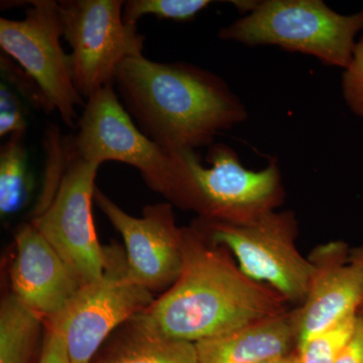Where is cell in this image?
Here are the masks:
<instances>
[{"mask_svg":"<svg viewBox=\"0 0 363 363\" xmlns=\"http://www.w3.org/2000/svg\"><path fill=\"white\" fill-rule=\"evenodd\" d=\"M178 279L130 324L162 337L197 343L288 311L281 296L243 274L225 248L197 225L184 228Z\"/></svg>","mask_w":363,"mask_h":363,"instance_id":"cell-1","label":"cell"},{"mask_svg":"<svg viewBox=\"0 0 363 363\" xmlns=\"http://www.w3.org/2000/svg\"><path fill=\"white\" fill-rule=\"evenodd\" d=\"M113 84L138 128L171 152L210 147L248 116L223 79L185 62L130 57L117 68Z\"/></svg>","mask_w":363,"mask_h":363,"instance_id":"cell-2","label":"cell"},{"mask_svg":"<svg viewBox=\"0 0 363 363\" xmlns=\"http://www.w3.org/2000/svg\"><path fill=\"white\" fill-rule=\"evenodd\" d=\"M183 168L179 208L193 210L200 219L243 224L278 210L285 200L279 162L271 157L264 169L245 168L233 147L210 145L203 164L196 150L177 152Z\"/></svg>","mask_w":363,"mask_h":363,"instance_id":"cell-3","label":"cell"},{"mask_svg":"<svg viewBox=\"0 0 363 363\" xmlns=\"http://www.w3.org/2000/svg\"><path fill=\"white\" fill-rule=\"evenodd\" d=\"M362 30L363 9L343 16L322 0H264L221 28L219 38L250 47L277 45L344 70Z\"/></svg>","mask_w":363,"mask_h":363,"instance_id":"cell-4","label":"cell"},{"mask_svg":"<svg viewBox=\"0 0 363 363\" xmlns=\"http://www.w3.org/2000/svg\"><path fill=\"white\" fill-rule=\"evenodd\" d=\"M77 128V135L65 140L69 154L99 166L114 161L133 167L152 190L178 206L183 182L180 157L138 128L119 101L113 85L105 86L88 98Z\"/></svg>","mask_w":363,"mask_h":363,"instance_id":"cell-5","label":"cell"},{"mask_svg":"<svg viewBox=\"0 0 363 363\" xmlns=\"http://www.w3.org/2000/svg\"><path fill=\"white\" fill-rule=\"evenodd\" d=\"M196 225L214 245L233 253L248 278L269 286L286 303L302 304L312 264L296 245L298 223L293 212L274 210L243 224L199 218Z\"/></svg>","mask_w":363,"mask_h":363,"instance_id":"cell-6","label":"cell"},{"mask_svg":"<svg viewBox=\"0 0 363 363\" xmlns=\"http://www.w3.org/2000/svg\"><path fill=\"white\" fill-rule=\"evenodd\" d=\"M63 38L72 49V79L79 94L89 98L113 85L124 60L142 56L145 38L123 21L121 0L59 1Z\"/></svg>","mask_w":363,"mask_h":363,"instance_id":"cell-7","label":"cell"},{"mask_svg":"<svg viewBox=\"0 0 363 363\" xmlns=\"http://www.w3.org/2000/svg\"><path fill=\"white\" fill-rule=\"evenodd\" d=\"M23 20L0 18V47L26 72L44 97L49 111L75 124L76 107L84 104L72 79L70 57L63 37L59 4L52 0L30 2Z\"/></svg>","mask_w":363,"mask_h":363,"instance_id":"cell-8","label":"cell"},{"mask_svg":"<svg viewBox=\"0 0 363 363\" xmlns=\"http://www.w3.org/2000/svg\"><path fill=\"white\" fill-rule=\"evenodd\" d=\"M154 301L152 292L131 278L123 250L106 248L101 278L83 286L66 311L49 322L65 334L70 363H90L112 330Z\"/></svg>","mask_w":363,"mask_h":363,"instance_id":"cell-9","label":"cell"},{"mask_svg":"<svg viewBox=\"0 0 363 363\" xmlns=\"http://www.w3.org/2000/svg\"><path fill=\"white\" fill-rule=\"evenodd\" d=\"M66 152L68 164L58 190L32 224L83 286L101 278L106 264V248L98 241L92 214L100 166Z\"/></svg>","mask_w":363,"mask_h":363,"instance_id":"cell-10","label":"cell"},{"mask_svg":"<svg viewBox=\"0 0 363 363\" xmlns=\"http://www.w3.org/2000/svg\"><path fill=\"white\" fill-rule=\"evenodd\" d=\"M94 200L123 236L133 281L150 292L171 288L180 276L184 257V228L177 226L173 205H150L138 218L98 189Z\"/></svg>","mask_w":363,"mask_h":363,"instance_id":"cell-11","label":"cell"},{"mask_svg":"<svg viewBox=\"0 0 363 363\" xmlns=\"http://www.w3.org/2000/svg\"><path fill=\"white\" fill-rule=\"evenodd\" d=\"M342 240L318 245L308 257L312 264L307 294L293 312L297 350L320 332L359 314L363 303V264L351 262Z\"/></svg>","mask_w":363,"mask_h":363,"instance_id":"cell-12","label":"cell"},{"mask_svg":"<svg viewBox=\"0 0 363 363\" xmlns=\"http://www.w3.org/2000/svg\"><path fill=\"white\" fill-rule=\"evenodd\" d=\"M16 245L11 269L13 295L45 323L56 319L82 286L32 223L21 227Z\"/></svg>","mask_w":363,"mask_h":363,"instance_id":"cell-13","label":"cell"},{"mask_svg":"<svg viewBox=\"0 0 363 363\" xmlns=\"http://www.w3.org/2000/svg\"><path fill=\"white\" fill-rule=\"evenodd\" d=\"M195 345L200 363H262L284 357L297 347L293 312L264 318Z\"/></svg>","mask_w":363,"mask_h":363,"instance_id":"cell-14","label":"cell"},{"mask_svg":"<svg viewBox=\"0 0 363 363\" xmlns=\"http://www.w3.org/2000/svg\"><path fill=\"white\" fill-rule=\"evenodd\" d=\"M44 320L7 296L0 308V363H28Z\"/></svg>","mask_w":363,"mask_h":363,"instance_id":"cell-15","label":"cell"},{"mask_svg":"<svg viewBox=\"0 0 363 363\" xmlns=\"http://www.w3.org/2000/svg\"><path fill=\"white\" fill-rule=\"evenodd\" d=\"M130 333L102 363H200L195 343L162 337L130 324Z\"/></svg>","mask_w":363,"mask_h":363,"instance_id":"cell-16","label":"cell"},{"mask_svg":"<svg viewBox=\"0 0 363 363\" xmlns=\"http://www.w3.org/2000/svg\"><path fill=\"white\" fill-rule=\"evenodd\" d=\"M25 133L11 135L0 150V212L18 211L30 191Z\"/></svg>","mask_w":363,"mask_h":363,"instance_id":"cell-17","label":"cell"},{"mask_svg":"<svg viewBox=\"0 0 363 363\" xmlns=\"http://www.w3.org/2000/svg\"><path fill=\"white\" fill-rule=\"evenodd\" d=\"M210 4V0H130L124 2L123 21L136 26L140 18L150 14L164 20L189 21Z\"/></svg>","mask_w":363,"mask_h":363,"instance_id":"cell-18","label":"cell"},{"mask_svg":"<svg viewBox=\"0 0 363 363\" xmlns=\"http://www.w3.org/2000/svg\"><path fill=\"white\" fill-rule=\"evenodd\" d=\"M357 316L348 318L326 330L313 336L297 348L301 363H334L352 337L357 328Z\"/></svg>","mask_w":363,"mask_h":363,"instance_id":"cell-19","label":"cell"},{"mask_svg":"<svg viewBox=\"0 0 363 363\" xmlns=\"http://www.w3.org/2000/svg\"><path fill=\"white\" fill-rule=\"evenodd\" d=\"M341 86L346 104L363 119V35L355 44L350 64L344 69Z\"/></svg>","mask_w":363,"mask_h":363,"instance_id":"cell-20","label":"cell"},{"mask_svg":"<svg viewBox=\"0 0 363 363\" xmlns=\"http://www.w3.org/2000/svg\"><path fill=\"white\" fill-rule=\"evenodd\" d=\"M26 121L20 102L1 86L0 90V136L26 133Z\"/></svg>","mask_w":363,"mask_h":363,"instance_id":"cell-21","label":"cell"},{"mask_svg":"<svg viewBox=\"0 0 363 363\" xmlns=\"http://www.w3.org/2000/svg\"><path fill=\"white\" fill-rule=\"evenodd\" d=\"M39 363H70L65 334L55 323L48 322Z\"/></svg>","mask_w":363,"mask_h":363,"instance_id":"cell-22","label":"cell"},{"mask_svg":"<svg viewBox=\"0 0 363 363\" xmlns=\"http://www.w3.org/2000/svg\"><path fill=\"white\" fill-rule=\"evenodd\" d=\"M334 363H363V314L359 313L357 328Z\"/></svg>","mask_w":363,"mask_h":363,"instance_id":"cell-23","label":"cell"},{"mask_svg":"<svg viewBox=\"0 0 363 363\" xmlns=\"http://www.w3.org/2000/svg\"><path fill=\"white\" fill-rule=\"evenodd\" d=\"M262 363H301L300 359L296 352L289 353V354L284 355V357H279L277 358H272V359L267 360Z\"/></svg>","mask_w":363,"mask_h":363,"instance_id":"cell-24","label":"cell"},{"mask_svg":"<svg viewBox=\"0 0 363 363\" xmlns=\"http://www.w3.org/2000/svg\"><path fill=\"white\" fill-rule=\"evenodd\" d=\"M351 262H357V264H363V243L357 247L350 248Z\"/></svg>","mask_w":363,"mask_h":363,"instance_id":"cell-25","label":"cell"},{"mask_svg":"<svg viewBox=\"0 0 363 363\" xmlns=\"http://www.w3.org/2000/svg\"><path fill=\"white\" fill-rule=\"evenodd\" d=\"M360 313H362V314H363V303H362V309H360Z\"/></svg>","mask_w":363,"mask_h":363,"instance_id":"cell-26","label":"cell"}]
</instances>
